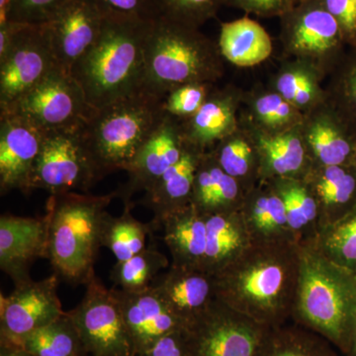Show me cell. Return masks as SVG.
Instances as JSON below:
<instances>
[{"label":"cell","mask_w":356,"mask_h":356,"mask_svg":"<svg viewBox=\"0 0 356 356\" xmlns=\"http://www.w3.org/2000/svg\"><path fill=\"white\" fill-rule=\"evenodd\" d=\"M301 243L252 241L215 275L217 299L259 324L292 318L298 289Z\"/></svg>","instance_id":"1"},{"label":"cell","mask_w":356,"mask_h":356,"mask_svg":"<svg viewBox=\"0 0 356 356\" xmlns=\"http://www.w3.org/2000/svg\"><path fill=\"white\" fill-rule=\"evenodd\" d=\"M153 22L105 17L95 46L70 70L92 108L144 90L147 41Z\"/></svg>","instance_id":"2"},{"label":"cell","mask_w":356,"mask_h":356,"mask_svg":"<svg viewBox=\"0 0 356 356\" xmlns=\"http://www.w3.org/2000/svg\"><path fill=\"white\" fill-rule=\"evenodd\" d=\"M292 318L346 355L356 325V275L311 243H301V262Z\"/></svg>","instance_id":"3"},{"label":"cell","mask_w":356,"mask_h":356,"mask_svg":"<svg viewBox=\"0 0 356 356\" xmlns=\"http://www.w3.org/2000/svg\"><path fill=\"white\" fill-rule=\"evenodd\" d=\"M115 198V191L105 195L76 192L50 195L46 214L48 259L58 277L86 285L95 275L107 208Z\"/></svg>","instance_id":"4"},{"label":"cell","mask_w":356,"mask_h":356,"mask_svg":"<svg viewBox=\"0 0 356 356\" xmlns=\"http://www.w3.org/2000/svg\"><path fill=\"white\" fill-rule=\"evenodd\" d=\"M222 74L219 47L197 27L170 18L154 20L146 47L144 90L165 97L188 83H211Z\"/></svg>","instance_id":"5"},{"label":"cell","mask_w":356,"mask_h":356,"mask_svg":"<svg viewBox=\"0 0 356 356\" xmlns=\"http://www.w3.org/2000/svg\"><path fill=\"white\" fill-rule=\"evenodd\" d=\"M165 115L163 97L146 90L95 109L83 135L102 175L127 172Z\"/></svg>","instance_id":"6"},{"label":"cell","mask_w":356,"mask_h":356,"mask_svg":"<svg viewBox=\"0 0 356 356\" xmlns=\"http://www.w3.org/2000/svg\"><path fill=\"white\" fill-rule=\"evenodd\" d=\"M84 126L46 133L33 173L32 191L43 189L50 195L88 193L104 177L86 145Z\"/></svg>","instance_id":"7"},{"label":"cell","mask_w":356,"mask_h":356,"mask_svg":"<svg viewBox=\"0 0 356 356\" xmlns=\"http://www.w3.org/2000/svg\"><path fill=\"white\" fill-rule=\"evenodd\" d=\"M70 72L55 67L1 113L21 115L44 132L83 127L95 112Z\"/></svg>","instance_id":"8"},{"label":"cell","mask_w":356,"mask_h":356,"mask_svg":"<svg viewBox=\"0 0 356 356\" xmlns=\"http://www.w3.org/2000/svg\"><path fill=\"white\" fill-rule=\"evenodd\" d=\"M10 44L0 57V112L60 67L54 57L44 24L9 23Z\"/></svg>","instance_id":"9"},{"label":"cell","mask_w":356,"mask_h":356,"mask_svg":"<svg viewBox=\"0 0 356 356\" xmlns=\"http://www.w3.org/2000/svg\"><path fill=\"white\" fill-rule=\"evenodd\" d=\"M81 303L70 311L86 355L137 356L120 306L112 289L95 275L86 284Z\"/></svg>","instance_id":"10"},{"label":"cell","mask_w":356,"mask_h":356,"mask_svg":"<svg viewBox=\"0 0 356 356\" xmlns=\"http://www.w3.org/2000/svg\"><path fill=\"white\" fill-rule=\"evenodd\" d=\"M269 329L218 299L186 327L192 356H257Z\"/></svg>","instance_id":"11"},{"label":"cell","mask_w":356,"mask_h":356,"mask_svg":"<svg viewBox=\"0 0 356 356\" xmlns=\"http://www.w3.org/2000/svg\"><path fill=\"white\" fill-rule=\"evenodd\" d=\"M58 275L14 285L8 296L0 297L1 343L14 346L23 337L50 324L65 313L58 297Z\"/></svg>","instance_id":"12"},{"label":"cell","mask_w":356,"mask_h":356,"mask_svg":"<svg viewBox=\"0 0 356 356\" xmlns=\"http://www.w3.org/2000/svg\"><path fill=\"white\" fill-rule=\"evenodd\" d=\"M47 132L14 113L0 114V192L29 195L32 178Z\"/></svg>","instance_id":"13"},{"label":"cell","mask_w":356,"mask_h":356,"mask_svg":"<svg viewBox=\"0 0 356 356\" xmlns=\"http://www.w3.org/2000/svg\"><path fill=\"white\" fill-rule=\"evenodd\" d=\"M105 16L93 0H67L47 23L54 57L70 72L95 46L102 34Z\"/></svg>","instance_id":"14"},{"label":"cell","mask_w":356,"mask_h":356,"mask_svg":"<svg viewBox=\"0 0 356 356\" xmlns=\"http://www.w3.org/2000/svg\"><path fill=\"white\" fill-rule=\"evenodd\" d=\"M185 147L181 121L166 114L131 163L126 184L115 191L117 198L124 204L132 203L136 193L147 191L179 161Z\"/></svg>","instance_id":"15"},{"label":"cell","mask_w":356,"mask_h":356,"mask_svg":"<svg viewBox=\"0 0 356 356\" xmlns=\"http://www.w3.org/2000/svg\"><path fill=\"white\" fill-rule=\"evenodd\" d=\"M281 18L283 41L300 57L324 58L337 48L343 34L323 0H299Z\"/></svg>","instance_id":"16"},{"label":"cell","mask_w":356,"mask_h":356,"mask_svg":"<svg viewBox=\"0 0 356 356\" xmlns=\"http://www.w3.org/2000/svg\"><path fill=\"white\" fill-rule=\"evenodd\" d=\"M49 259V222L43 217H0V268L14 285L32 280L37 259Z\"/></svg>","instance_id":"17"},{"label":"cell","mask_w":356,"mask_h":356,"mask_svg":"<svg viewBox=\"0 0 356 356\" xmlns=\"http://www.w3.org/2000/svg\"><path fill=\"white\" fill-rule=\"evenodd\" d=\"M111 289L120 306L137 355L161 337L186 327L151 286L132 292L116 287Z\"/></svg>","instance_id":"18"},{"label":"cell","mask_w":356,"mask_h":356,"mask_svg":"<svg viewBox=\"0 0 356 356\" xmlns=\"http://www.w3.org/2000/svg\"><path fill=\"white\" fill-rule=\"evenodd\" d=\"M151 287L186 327L217 300L216 278L202 269L170 264Z\"/></svg>","instance_id":"19"},{"label":"cell","mask_w":356,"mask_h":356,"mask_svg":"<svg viewBox=\"0 0 356 356\" xmlns=\"http://www.w3.org/2000/svg\"><path fill=\"white\" fill-rule=\"evenodd\" d=\"M203 154L186 145L179 161L145 191L140 204L154 213V227H159L161 220L172 213L191 205L194 180Z\"/></svg>","instance_id":"20"},{"label":"cell","mask_w":356,"mask_h":356,"mask_svg":"<svg viewBox=\"0 0 356 356\" xmlns=\"http://www.w3.org/2000/svg\"><path fill=\"white\" fill-rule=\"evenodd\" d=\"M159 227L163 229V241L172 257V266L203 268L207 245L205 215L189 205L161 220Z\"/></svg>","instance_id":"21"},{"label":"cell","mask_w":356,"mask_h":356,"mask_svg":"<svg viewBox=\"0 0 356 356\" xmlns=\"http://www.w3.org/2000/svg\"><path fill=\"white\" fill-rule=\"evenodd\" d=\"M207 245L203 270L216 275L252 242L238 209L205 215Z\"/></svg>","instance_id":"22"},{"label":"cell","mask_w":356,"mask_h":356,"mask_svg":"<svg viewBox=\"0 0 356 356\" xmlns=\"http://www.w3.org/2000/svg\"><path fill=\"white\" fill-rule=\"evenodd\" d=\"M219 50L222 57L238 67L261 64L270 56L273 43L268 33L248 17L221 25Z\"/></svg>","instance_id":"23"},{"label":"cell","mask_w":356,"mask_h":356,"mask_svg":"<svg viewBox=\"0 0 356 356\" xmlns=\"http://www.w3.org/2000/svg\"><path fill=\"white\" fill-rule=\"evenodd\" d=\"M236 120L231 97L209 95L191 118L181 121L185 144L204 152V147L231 136Z\"/></svg>","instance_id":"24"},{"label":"cell","mask_w":356,"mask_h":356,"mask_svg":"<svg viewBox=\"0 0 356 356\" xmlns=\"http://www.w3.org/2000/svg\"><path fill=\"white\" fill-rule=\"evenodd\" d=\"M240 195L238 179L220 168L212 154L204 153L199 163L191 205L203 215L236 209Z\"/></svg>","instance_id":"25"},{"label":"cell","mask_w":356,"mask_h":356,"mask_svg":"<svg viewBox=\"0 0 356 356\" xmlns=\"http://www.w3.org/2000/svg\"><path fill=\"white\" fill-rule=\"evenodd\" d=\"M13 346L22 348L33 356L86 355L69 312H65L57 320L23 337Z\"/></svg>","instance_id":"26"},{"label":"cell","mask_w":356,"mask_h":356,"mask_svg":"<svg viewBox=\"0 0 356 356\" xmlns=\"http://www.w3.org/2000/svg\"><path fill=\"white\" fill-rule=\"evenodd\" d=\"M241 213L252 241H298L290 229L284 203L277 192L257 195Z\"/></svg>","instance_id":"27"},{"label":"cell","mask_w":356,"mask_h":356,"mask_svg":"<svg viewBox=\"0 0 356 356\" xmlns=\"http://www.w3.org/2000/svg\"><path fill=\"white\" fill-rule=\"evenodd\" d=\"M331 343L302 325L270 327L257 356H337Z\"/></svg>","instance_id":"28"},{"label":"cell","mask_w":356,"mask_h":356,"mask_svg":"<svg viewBox=\"0 0 356 356\" xmlns=\"http://www.w3.org/2000/svg\"><path fill=\"white\" fill-rule=\"evenodd\" d=\"M118 217L107 215L103 225L102 245L108 248L117 261H125L147 247V236L154 229L152 222L145 224L132 215L133 203L124 204Z\"/></svg>","instance_id":"29"},{"label":"cell","mask_w":356,"mask_h":356,"mask_svg":"<svg viewBox=\"0 0 356 356\" xmlns=\"http://www.w3.org/2000/svg\"><path fill=\"white\" fill-rule=\"evenodd\" d=\"M316 191L324 205L323 228L346 216L355 207L356 173L343 165L325 166Z\"/></svg>","instance_id":"30"},{"label":"cell","mask_w":356,"mask_h":356,"mask_svg":"<svg viewBox=\"0 0 356 356\" xmlns=\"http://www.w3.org/2000/svg\"><path fill=\"white\" fill-rule=\"evenodd\" d=\"M308 243L330 261L356 275V205L346 216L321 228Z\"/></svg>","instance_id":"31"},{"label":"cell","mask_w":356,"mask_h":356,"mask_svg":"<svg viewBox=\"0 0 356 356\" xmlns=\"http://www.w3.org/2000/svg\"><path fill=\"white\" fill-rule=\"evenodd\" d=\"M168 266L166 255L152 243L127 261H117L110 278L114 287L124 291H140L151 286L161 271Z\"/></svg>","instance_id":"32"},{"label":"cell","mask_w":356,"mask_h":356,"mask_svg":"<svg viewBox=\"0 0 356 356\" xmlns=\"http://www.w3.org/2000/svg\"><path fill=\"white\" fill-rule=\"evenodd\" d=\"M277 193L284 203L290 229L301 243L300 235L313 226L318 216L317 200L298 182L281 185Z\"/></svg>","instance_id":"33"},{"label":"cell","mask_w":356,"mask_h":356,"mask_svg":"<svg viewBox=\"0 0 356 356\" xmlns=\"http://www.w3.org/2000/svg\"><path fill=\"white\" fill-rule=\"evenodd\" d=\"M261 149L267 166L275 175H291L303 168L305 151L297 136L266 138L261 140Z\"/></svg>","instance_id":"34"},{"label":"cell","mask_w":356,"mask_h":356,"mask_svg":"<svg viewBox=\"0 0 356 356\" xmlns=\"http://www.w3.org/2000/svg\"><path fill=\"white\" fill-rule=\"evenodd\" d=\"M308 140L316 156L325 166L343 165L350 158V143L329 123L315 124L309 133Z\"/></svg>","instance_id":"35"},{"label":"cell","mask_w":356,"mask_h":356,"mask_svg":"<svg viewBox=\"0 0 356 356\" xmlns=\"http://www.w3.org/2000/svg\"><path fill=\"white\" fill-rule=\"evenodd\" d=\"M161 16L199 27L216 15L222 0H156Z\"/></svg>","instance_id":"36"},{"label":"cell","mask_w":356,"mask_h":356,"mask_svg":"<svg viewBox=\"0 0 356 356\" xmlns=\"http://www.w3.org/2000/svg\"><path fill=\"white\" fill-rule=\"evenodd\" d=\"M209 86L210 83H188L172 88L163 97L165 113L180 121L191 118L209 96Z\"/></svg>","instance_id":"37"},{"label":"cell","mask_w":356,"mask_h":356,"mask_svg":"<svg viewBox=\"0 0 356 356\" xmlns=\"http://www.w3.org/2000/svg\"><path fill=\"white\" fill-rule=\"evenodd\" d=\"M221 146L213 158L227 175L240 179L250 172L254 163V153L250 145L241 138H229L222 140Z\"/></svg>","instance_id":"38"},{"label":"cell","mask_w":356,"mask_h":356,"mask_svg":"<svg viewBox=\"0 0 356 356\" xmlns=\"http://www.w3.org/2000/svg\"><path fill=\"white\" fill-rule=\"evenodd\" d=\"M105 17L153 22L161 17L156 0H93Z\"/></svg>","instance_id":"39"},{"label":"cell","mask_w":356,"mask_h":356,"mask_svg":"<svg viewBox=\"0 0 356 356\" xmlns=\"http://www.w3.org/2000/svg\"><path fill=\"white\" fill-rule=\"evenodd\" d=\"M67 0H11L9 23L44 24Z\"/></svg>","instance_id":"40"},{"label":"cell","mask_w":356,"mask_h":356,"mask_svg":"<svg viewBox=\"0 0 356 356\" xmlns=\"http://www.w3.org/2000/svg\"><path fill=\"white\" fill-rule=\"evenodd\" d=\"M277 90L293 106H308L316 97L313 79L300 70H290L281 74L277 81Z\"/></svg>","instance_id":"41"},{"label":"cell","mask_w":356,"mask_h":356,"mask_svg":"<svg viewBox=\"0 0 356 356\" xmlns=\"http://www.w3.org/2000/svg\"><path fill=\"white\" fill-rule=\"evenodd\" d=\"M255 111L262 123L273 128L287 125L295 118L293 105L276 93L259 97L255 102Z\"/></svg>","instance_id":"42"},{"label":"cell","mask_w":356,"mask_h":356,"mask_svg":"<svg viewBox=\"0 0 356 356\" xmlns=\"http://www.w3.org/2000/svg\"><path fill=\"white\" fill-rule=\"evenodd\" d=\"M137 356H192L186 327L161 337Z\"/></svg>","instance_id":"43"},{"label":"cell","mask_w":356,"mask_h":356,"mask_svg":"<svg viewBox=\"0 0 356 356\" xmlns=\"http://www.w3.org/2000/svg\"><path fill=\"white\" fill-rule=\"evenodd\" d=\"M299 0H222V6L236 7L262 17L282 16Z\"/></svg>","instance_id":"44"},{"label":"cell","mask_w":356,"mask_h":356,"mask_svg":"<svg viewBox=\"0 0 356 356\" xmlns=\"http://www.w3.org/2000/svg\"><path fill=\"white\" fill-rule=\"evenodd\" d=\"M325 8L336 18L343 34L356 35L355 0H323Z\"/></svg>","instance_id":"45"},{"label":"cell","mask_w":356,"mask_h":356,"mask_svg":"<svg viewBox=\"0 0 356 356\" xmlns=\"http://www.w3.org/2000/svg\"><path fill=\"white\" fill-rule=\"evenodd\" d=\"M11 0H0V27L9 23Z\"/></svg>","instance_id":"46"},{"label":"cell","mask_w":356,"mask_h":356,"mask_svg":"<svg viewBox=\"0 0 356 356\" xmlns=\"http://www.w3.org/2000/svg\"><path fill=\"white\" fill-rule=\"evenodd\" d=\"M0 356H33L30 353H26L22 348H17V346H7V344H2L1 355Z\"/></svg>","instance_id":"47"},{"label":"cell","mask_w":356,"mask_h":356,"mask_svg":"<svg viewBox=\"0 0 356 356\" xmlns=\"http://www.w3.org/2000/svg\"><path fill=\"white\" fill-rule=\"evenodd\" d=\"M346 355L356 356V325L355 331H353V337H351L350 346H348Z\"/></svg>","instance_id":"48"},{"label":"cell","mask_w":356,"mask_h":356,"mask_svg":"<svg viewBox=\"0 0 356 356\" xmlns=\"http://www.w3.org/2000/svg\"><path fill=\"white\" fill-rule=\"evenodd\" d=\"M353 96H355V104H356V74L355 76V81H353Z\"/></svg>","instance_id":"49"},{"label":"cell","mask_w":356,"mask_h":356,"mask_svg":"<svg viewBox=\"0 0 356 356\" xmlns=\"http://www.w3.org/2000/svg\"><path fill=\"white\" fill-rule=\"evenodd\" d=\"M355 2H356V0H355Z\"/></svg>","instance_id":"50"}]
</instances>
